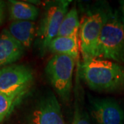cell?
Segmentation results:
<instances>
[{
  "mask_svg": "<svg viewBox=\"0 0 124 124\" xmlns=\"http://www.w3.org/2000/svg\"><path fill=\"white\" fill-rule=\"evenodd\" d=\"M81 79L89 88L101 93H116L124 90V66L101 58L83 60L79 67Z\"/></svg>",
  "mask_w": 124,
  "mask_h": 124,
  "instance_id": "6da1fadb",
  "label": "cell"
},
{
  "mask_svg": "<svg viewBox=\"0 0 124 124\" xmlns=\"http://www.w3.org/2000/svg\"><path fill=\"white\" fill-rule=\"evenodd\" d=\"M96 57L124 63V16L109 9L98 42Z\"/></svg>",
  "mask_w": 124,
  "mask_h": 124,
  "instance_id": "7a4b0ae2",
  "label": "cell"
},
{
  "mask_svg": "<svg viewBox=\"0 0 124 124\" xmlns=\"http://www.w3.org/2000/svg\"><path fill=\"white\" fill-rule=\"evenodd\" d=\"M108 10L99 8L89 11L80 22L79 41L83 60L96 57L98 42Z\"/></svg>",
  "mask_w": 124,
  "mask_h": 124,
  "instance_id": "3957f363",
  "label": "cell"
},
{
  "mask_svg": "<svg viewBox=\"0 0 124 124\" xmlns=\"http://www.w3.org/2000/svg\"><path fill=\"white\" fill-rule=\"evenodd\" d=\"M75 61L68 55L54 54L45 68V72L50 84L66 102L69 101L70 99Z\"/></svg>",
  "mask_w": 124,
  "mask_h": 124,
  "instance_id": "277c9868",
  "label": "cell"
},
{
  "mask_svg": "<svg viewBox=\"0 0 124 124\" xmlns=\"http://www.w3.org/2000/svg\"><path fill=\"white\" fill-rule=\"evenodd\" d=\"M33 81V71L26 66L12 64L0 68V93L26 95Z\"/></svg>",
  "mask_w": 124,
  "mask_h": 124,
  "instance_id": "5b68a950",
  "label": "cell"
},
{
  "mask_svg": "<svg viewBox=\"0 0 124 124\" xmlns=\"http://www.w3.org/2000/svg\"><path fill=\"white\" fill-rule=\"evenodd\" d=\"M70 1H61L46 10L37 28V37L41 53L48 51L52 40L57 37L62 21L68 11Z\"/></svg>",
  "mask_w": 124,
  "mask_h": 124,
  "instance_id": "8992f818",
  "label": "cell"
},
{
  "mask_svg": "<svg viewBox=\"0 0 124 124\" xmlns=\"http://www.w3.org/2000/svg\"><path fill=\"white\" fill-rule=\"evenodd\" d=\"M29 124H66L61 106L53 93L42 98L32 112Z\"/></svg>",
  "mask_w": 124,
  "mask_h": 124,
  "instance_id": "52a82bcc",
  "label": "cell"
},
{
  "mask_svg": "<svg viewBox=\"0 0 124 124\" xmlns=\"http://www.w3.org/2000/svg\"><path fill=\"white\" fill-rule=\"evenodd\" d=\"M91 116L98 124H124V111L112 99L90 98Z\"/></svg>",
  "mask_w": 124,
  "mask_h": 124,
  "instance_id": "ba28073f",
  "label": "cell"
},
{
  "mask_svg": "<svg viewBox=\"0 0 124 124\" xmlns=\"http://www.w3.org/2000/svg\"><path fill=\"white\" fill-rule=\"evenodd\" d=\"M22 45L10 35L8 29L0 33V68L12 65L24 53Z\"/></svg>",
  "mask_w": 124,
  "mask_h": 124,
  "instance_id": "9c48e42d",
  "label": "cell"
},
{
  "mask_svg": "<svg viewBox=\"0 0 124 124\" xmlns=\"http://www.w3.org/2000/svg\"><path fill=\"white\" fill-rule=\"evenodd\" d=\"M8 31L25 49L29 48L37 34V27L34 22L14 21L10 24Z\"/></svg>",
  "mask_w": 124,
  "mask_h": 124,
  "instance_id": "30bf717a",
  "label": "cell"
},
{
  "mask_svg": "<svg viewBox=\"0 0 124 124\" xmlns=\"http://www.w3.org/2000/svg\"><path fill=\"white\" fill-rule=\"evenodd\" d=\"M79 38L69 37H56L48 46V51L54 54L68 55L75 60L79 56Z\"/></svg>",
  "mask_w": 124,
  "mask_h": 124,
  "instance_id": "8fae6325",
  "label": "cell"
},
{
  "mask_svg": "<svg viewBox=\"0 0 124 124\" xmlns=\"http://www.w3.org/2000/svg\"><path fill=\"white\" fill-rule=\"evenodd\" d=\"M10 18L14 21L34 22L39 15V10L33 4L25 1H9Z\"/></svg>",
  "mask_w": 124,
  "mask_h": 124,
  "instance_id": "7c38bea8",
  "label": "cell"
},
{
  "mask_svg": "<svg viewBox=\"0 0 124 124\" xmlns=\"http://www.w3.org/2000/svg\"><path fill=\"white\" fill-rule=\"evenodd\" d=\"M80 21L75 6L68 10L62 21L57 37H69L79 38Z\"/></svg>",
  "mask_w": 124,
  "mask_h": 124,
  "instance_id": "4fadbf2b",
  "label": "cell"
},
{
  "mask_svg": "<svg viewBox=\"0 0 124 124\" xmlns=\"http://www.w3.org/2000/svg\"><path fill=\"white\" fill-rule=\"evenodd\" d=\"M25 95H8L0 93V123L12 112Z\"/></svg>",
  "mask_w": 124,
  "mask_h": 124,
  "instance_id": "5bb4252c",
  "label": "cell"
},
{
  "mask_svg": "<svg viewBox=\"0 0 124 124\" xmlns=\"http://www.w3.org/2000/svg\"><path fill=\"white\" fill-rule=\"evenodd\" d=\"M72 124H91L85 112L79 110V107H76L74 119Z\"/></svg>",
  "mask_w": 124,
  "mask_h": 124,
  "instance_id": "9a60e30c",
  "label": "cell"
},
{
  "mask_svg": "<svg viewBox=\"0 0 124 124\" xmlns=\"http://www.w3.org/2000/svg\"><path fill=\"white\" fill-rule=\"evenodd\" d=\"M4 8L5 3L3 1H0V25L4 19Z\"/></svg>",
  "mask_w": 124,
  "mask_h": 124,
  "instance_id": "2e32d148",
  "label": "cell"
},
{
  "mask_svg": "<svg viewBox=\"0 0 124 124\" xmlns=\"http://www.w3.org/2000/svg\"><path fill=\"white\" fill-rule=\"evenodd\" d=\"M120 9H121V13L124 16V1H120Z\"/></svg>",
  "mask_w": 124,
  "mask_h": 124,
  "instance_id": "e0dca14e",
  "label": "cell"
}]
</instances>
